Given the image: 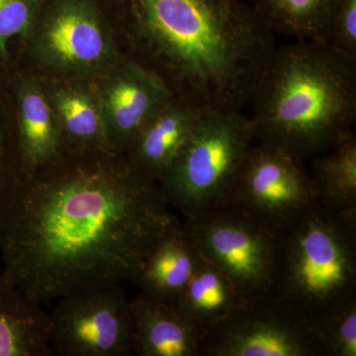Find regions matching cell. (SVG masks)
<instances>
[{"label":"cell","mask_w":356,"mask_h":356,"mask_svg":"<svg viewBox=\"0 0 356 356\" xmlns=\"http://www.w3.org/2000/svg\"><path fill=\"white\" fill-rule=\"evenodd\" d=\"M178 222L125 154L65 149L23 177L0 229L2 273L40 303L134 282Z\"/></svg>","instance_id":"1"},{"label":"cell","mask_w":356,"mask_h":356,"mask_svg":"<svg viewBox=\"0 0 356 356\" xmlns=\"http://www.w3.org/2000/svg\"><path fill=\"white\" fill-rule=\"evenodd\" d=\"M123 55L202 111H242L275 51L243 0H104Z\"/></svg>","instance_id":"2"},{"label":"cell","mask_w":356,"mask_h":356,"mask_svg":"<svg viewBox=\"0 0 356 356\" xmlns=\"http://www.w3.org/2000/svg\"><path fill=\"white\" fill-rule=\"evenodd\" d=\"M250 102L254 139L298 161L324 154L353 132L356 60L327 42L275 49Z\"/></svg>","instance_id":"3"},{"label":"cell","mask_w":356,"mask_h":356,"mask_svg":"<svg viewBox=\"0 0 356 356\" xmlns=\"http://www.w3.org/2000/svg\"><path fill=\"white\" fill-rule=\"evenodd\" d=\"M356 294V229L316 203L285 232L275 295L306 315Z\"/></svg>","instance_id":"4"},{"label":"cell","mask_w":356,"mask_h":356,"mask_svg":"<svg viewBox=\"0 0 356 356\" xmlns=\"http://www.w3.org/2000/svg\"><path fill=\"white\" fill-rule=\"evenodd\" d=\"M123 56L104 0H47L15 70L39 79H95Z\"/></svg>","instance_id":"5"},{"label":"cell","mask_w":356,"mask_h":356,"mask_svg":"<svg viewBox=\"0 0 356 356\" xmlns=\"http://www.w3.org/2000/svg\"><path fill=\"white\" fill-rule=\"evenodd\" d=\"M254 140L242 111L203 112L158 181L168 205L189 219L228 198Z\"/></svg>","instance_id":"6"},{"label":"cell","mask_w":356,"mask_h":356,"mask_svg":"<svg viewBox=\"0 0 356 356\" xmlns=\"http://www.w3.org/2000/svg\"><path fill=\"white\" fill-rule=\"evenodd\" d=\"M185 233L245 298L275 294L285 229L232 199L186 219Z\"/></svg>","instance_id":"7"},{"label":"cell","mask_w":356,"mask_h":356,"mask_svg":"<svg viewBox=\"0 0 356 356\" xmlns=\"http://www.w3.org/2000/svg\"><path fill=\"white\" fill-rule=\"evenodd\" d=\"M199 356H327L308 317L277 295L248 299L204 331Z\"/></svg>","instance_id":"8"},{"label":"cell","mask_w":356,"mask_h":356,"mask_svg":"<svg viewBox=\"0 0 356 356\" xmlns=\"http://www.w3.org/2000/svg\"><path fill=\"white\" fill-rule=\"evenodd\" d=\"M49 317L53 355H135L130 300L120 284L62 297Z\"/></svg>","instance_id":"9"},{"label":"cell","mask_w":356,"mask_h":356,"mask_svg":"<svg viewBox=\"0 0 356 356\" xmlns=\"http://www.w3.org/2000/svg\"><path fill=\"white\" fill-rule=\"evenodd\" d=\"M228 198L285 231L317 203L303 161L261 143L248 151Z\"/></svg>","instance_id":"10"},{"label":"cell","mask_w":356,"mask_h":356,"mask_svg":"<svg viewBox=\"0 0 356 356\" xmlns=\"http://www.w3.org/2000/svg\"><path fill=\"white\" fill-rule=\"evenodd\" d=\"M110 147L125 154L147 122L175 96L154 72L123 56L95 79Z\"/></svg>","instance_id":"11"},{"label":"cell","mask_w":356,"mask_h":356,"mask_svg":"<svg viewBox=\"0 0 356 356\" xmlns=\"http://www.w3.org/2000/svg\"><path fill=\"white\" fill-rule=\"evenodd\" d=\"M16 129L23 177L64 152L62 132L41 81L22 70L13 74Z\"/></svg>","instance_id":"12"},{"label":"cell","mask_w":356,"mask_h":356,"mask_svg":"<svg viewBox=\"0 0 356 356\" xmlns=\"http://www.w3.org/2000/svg\"><path fill=\"white\" fill-rule=\"evenodd\" d=\"M67 151L109 149L95 79H40Z\"/></svg>","instance_id":"13"},{"label":"cell","mask_w":356,"mask_h":356,"mask_svg":"<svg viewBox=\"0 0 356 356\" xmlns=\"http://www.w3.org/2000/svg\"><path fill=\"white\" fill-rule=\"evenodd\" d=\"M203 112L188 100L172 96L138 133L126 156L158 182L191 137Z\"/></svg>","instance_id":"14"},{"label":"cell","mask_w":356,"mask_h":356,"mask_svg":"<svg viewBox=\"0 0 356 356\" xmlns=\"http://www.w3.org/2000/svg\"><path fill=\"white\" fill-rule=\"evenodd\" d=\"M135 355L199 356L204 329L177 307L143 295L130 300Z\"/></svg>","instance_id":"15"},{"label":"cell","mask_w":356,"mask_h":356,"mask_svg":"<svg viewBox=\"0 0 356 356\" xmlns=\"http://www.w3.org/2000/svg\"><path fill=\"white\" fill-rule=\"evenodd\" d=\"M203 261L202 254L178 222L147 257L134 283L146 298L177 307Z\"/></svg>","instance_id":"16"},{"label":"cell","mask_w":356,"mask_h":356,"mask_svg":"<svg viewBox=\"0 0 356 356\" xmlns=\"http://www.w3.org/2000/svg\"><path fill=\"white\" fill-rule=\"evenodd\" d=\"M0 273V356H50L49 313Z\"/></svg>","instance_id":"17"},{"label":"cell","mask_w":356,"mask_h":356,"mask_svg":"<svg viewBox=\"0 0 356 356\" xmlns=\"http://www.w3.org/2000/svg\"><path fill=\"white\" fill-rule=\"evenodd\" d=\"M316 159L310 175L316 201L356 229V136Z\"/></svg>","instance_id":"18"},{"label":"cell","mask_w":356,"mask_h":356,"mask_svg":"<svg viewBox=\"0 0 356 356\" xmlns=\"http://www.w3.org/2000/svg\"><path fill=\"white\" fill-rule=\"evenodd\" d=\"M341 0H250V6L274 35L327 42Z\"/></svg>","instance_id":"19"},{"label":"cell","mask_w":356,"mask_h":356,"mask_svg":"<svg viewBox=\"0 0 356 356\" xmlns=\"http://www.w3.org/2000/svg\"><path fill=\"white\" fill-rule=\"evenodd\" d=\"M217 266L204 259L177 304L204 331L247 302Z\"/></svg>","instance_id":"20"},{"label":"cell","mask_w":356,"mask_h":356,"mask_svg":"<svg viewBox=\"0 0 356 356\" xmlns=\"http://www.w3.org/2000/svg\"><path fill=\"white\" fill-rule=\"evenodd\" d=\"M13 74L0 65V229L23 179L16 129Z\"/></svg>","instance_id":"21"},{"label":"cell","mask_w":356,"mask_h":356,"mask_svg":"<svg viewBox=\"0 0 356 356\" xmlns=\"http://www.w3.org/2000/svg\"><path fill=\"white\" fill-rule=\"evenodd\" d=\"M327 356H356V294L308 317Z\"/></svg>","instance_id":"22"},{"label":"cell","mask_w":356,"mask_h":356,"mask_svg":"<svg viewBox=\"0 0 356 356\" xmlns=\"http://www.w3.org/2000/svg\"><path fill=\"white\" fill-rule=\"evenodd\" d=\"M47 0H0V65L13 72L18 53Z\"/></svg>","instance_id":"23"},{"label":"cell","mask_w":356,"mask_h":356,"mask_svg":"<svg viewBox=\"0 0 356 356\" xmlns=\"http://www.w3.org/2000/svg\"><path fill=\"white\" fill-rule=\"evenodd\" d=\"M329 44L341 55L356 60V0H341L332 20Z\"/></svg>","instance_id":"24"}]
</instances>
